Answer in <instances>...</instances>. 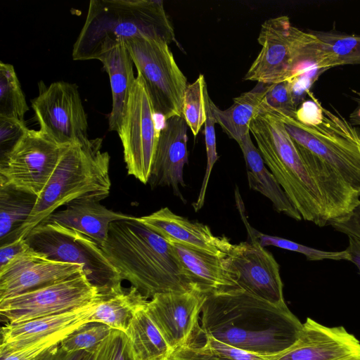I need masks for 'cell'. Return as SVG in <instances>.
I'll list each match as a JSON object with an SVG mask.
<instances>
[{"label":"cell","mask_w":360,"mask_h":360,"mask_svg":"<svg viewBox=\"0 0 360 360\" xmlns=\"http://www.w3.org/2000/svg\"><path fill=\"white\" fill-rule=\"evenodd\" d=\"M204 335L264 356L277 354L298 339L303 323L286 306H277L241 289L205 295Z\"/></svg>","instance_id":"obj_1"},{"label":"cell","mask_w":360,"mask_h":360,"mask_svg":"<svg viewBox=\"0 0 360 360\" xmlns=\"http://www.w3.org/2000/svg\"><path fill=\"white\" fill-rule=\"evenodd\" d=\"M101 249L122 280L147 299L195 290L172 244L136 217L111 223Z\"/></svg>","instance_id":"obj_2"},{"label":"cell","mask_w":360,"mask_h":360,"mask_svg":"<svg viewBox=\"0 0 360 360\" xmlns=\"http://www.w3.org/2000/svg\"><path fill=\"white\" fill-rule=\"evenodd\" d=\"M141 36L176 43L162 1L91 0L72 56L75 60H98L124 40Z\"/></svg>","instance_id":"obj_3"},{"label":"cell","mask_w":360,"mask_h":360,"mask_svg":"<svg viewBox=\"0 0 360 360\" xmlns=\"http://www.w3.org/2000/svg\"><path fill=\"white\" fill-rule=\"evenodd\" d=\"M103 139H86L68 145L25 224L10 241L29 232L59 207L81 198L101 200L109 195L110 157L102 150ZM9 242V241H8Z\"/></svg>","instance_id":"obj_4"},{"label":"cell","mask_w":360,"mask_h":360,"mask_svg":"<svg viewBox=\"0 0 360 360\" xmlns=\"http://www.w3.org/2000/svg\"><path fill=\"white\" fill-rule=\"evenodd\" d=\"M262 49L244 79L273 84L319 76L329 69L321 41L312 33L292 25L286 15L271 18L261 26Z\"/></svg>","instance_id":"obj_5"},{"label":"cell","mask_w":360,"mask_h":360,"mask_svg":"<svg viewBox=\"0 0 360 360\" xmlns=\"http://www.w3.org/2000/svg\"><path fill=\"white\" fill-rule=\"evenodd\" d=\"M250 132L265 164L302 218L320 227L328 226L323 198L283 122L259 111L251 121Z\"/></svg>","instance_id":"obj_6"},{"label":"cell","mask_w":360,"mask_h":360,"mask_svg":"<svg viewBox=\"0 0 360 360\" xmlns=\"http://www.w3.org/2000/svg\"><path fill=\"white\" fill-rule=\"evenodd\" d=\"M323 111L322 120L314 126L278 118L296 144L330 165L360 193V132L338 112Z\"/></svg>","instance_id":"obj_7"},{"label":"cell","mask_w":360,"mask_h":360,"mask_svg":"<svg viewBox=\"0 0 360 360\" xmlns=\"http://www.w3.org/2000/svg\"><path fill=\"white\" fill-rule=\"evenodd\" d=\"M29 247L50 259L82 266L99 294L122 287V278L101 247L86 236L56 222L43 221L25 238Z\"/></svg>","instance_id":"obj_8"},{"label":"cell","mask_w":360,"mask_h":360,"mask_svg":"<svg viewBox=\"0 0 360 360\" xmlns=\"http://www.w3.org/2000/svg\"><path fill=\"white\" fill-rule=\"evenodd\" d=\"M157 115L164 120L182 116L187 79L176 63L169 44L145 36L124 41Z\"/></svg>","instance_id":"obj_9"},{"label":"cell","mask_w":360,"mask_h":360,"mask_svg":"<svg viewBox=\"0 0 360 360\" xmlns=\"http://www.w3.org/2000/svg\"><path fill=\"white\" fill-rule=\"evenodd\" d=\"M98 297V289L82 270L69 278L0 300V314L8 323H18L76 310Z\"/></svg>","instance_id":"obj_10"},{"label":"cell","mask_w":360,"mask_h":360,"mask_svg":"<svg viewBox=\"0 0 360 360\" xmlns=\"http://www.w3.org/2000/svg\"><path fill=\"white\" fill-rule=\"evenodd\" d=\"M155 115L143 82L137 75L117 133L127 174L145 184L150 176L159 137Z\"/></svg>","instance_id":"obj_11"},{"label":"cell","mask_w":360,"mask_h":360,"mask_svg":"<svg viewBox=\"0 0 360 360\" xmlns=\"http://www.w3.org/2000/svg\"><path fill=\"white\" fill-rule=\"evenodd\" d=\"M68 146L56 143L40 130L28 129L1 155L0 180L39 196Z\"/></svg>","instance_id":"obj_12"},{"label":"cell","mask_w":360,"mask_h":360,"mask_svg":"<svg viewBox=\"0 0 360 360\" xmlns=\"http://www.w3.org/2000/svg\"><path fill=\"white\" fill-rule=\"evenodd\" d=\"M31 104L39 130L56 143L67 146L89 138L87 115L76 84L51 83Z\"/></svg>","instance_id":"obj_13"},{"label":"cell","mask_w":360,"mask_h":360,"mask_svg":"<svg viewBox=\"0 0 360 360\" xmlns=\"http://www.w3.org/2000/svg\"><path fill=\"white\" fill-rule=\"evenodd\" d=\"M205 295L195 291L155 295L146 310L173 351L205 338L199 325Z\"/></svg>","instance_id":"obj_14"},{"label":"cell","mask_w":360,"mask_h":360,"mask_svg":"<svg viewBox=\"0 0 360 360\" xmlns=\"http://www.w3.org/2000/svg\"><path fill=\"white\" fill-rule=\"evenodd\" d=\"M227 257L239 289L273 304L286 306L279 264L255 238L233 244Z\"/></svg>","instance_id":"obj_15"},{"label":"cell","mask_w":360,"mask_h":360,"mask_svg":"<svg viewBox=\"0 0 360 360\" xmlns=\"http://www.w3.org/2000/svg\"><path fill=\"white\" fill-rule=\"evenodd\" d=\"M269 360H360V342L342 326L329 327L311 318L295 342Z\"/></svg>","instance_id":"obj_16"},{"label":"cell","mask_w":360,"mask_h":360,"mask_svg":"<svg viewBox=\"0 0 360 360\" xmlns=\"http://www.w3.org/2000/svg\"><path fill=\"white\" fill-rule=\"evenodd\" d=\"M83 270L29 248L0 268V300L72 276Z\"/></svg>","instance_id":"obj_17"},{"label":"cell","mask_w":360,"mask_h":360,"mask_svg":"<svg viewBox=\"0 0 360 360\" xmlns=\"http://www.w3.org/2000/svg\"><path fill=\"white\" fill-rule=\"evenodd\" d=\"M187 127L182 116L165 120L148 181L153 186L171 187L174 194L184 201L180 186H185L184 168L188 161Z\"/></svg>","instance_id":"obj_18"},{"label":"cell","mask_w":360,"mask_h":360,"mask_svg":"<svg viewBox=\"0 0 360 360\" xmlns=\"http://www.w3.org/2000/svg\"><path fill=\"white\" fill-rule=\"evenodd\" d=\"M138 218L169 243L194 250L226 257L233 245L228 238L214 235L207 225L177 215L168 207Z\"/></svg>","instance_id":"obj_19"},{"label":"cell","mask_w":360,"mask_h":360,"mask_svg":"<svg viewBox=\"0 0 360 360\" xmlns=\"http://www.w3.org/2000/svg\"><path fill=\"white\" fill-rule=\"evenodd\" d=\"M97 300L71 311L6 323L1 329L0 355L57 333H72L90 322Z\"/></svg>","instance_id":"obj_20"},{"label":"cell","mask_w":360,"mask_h":360,"mask_svg":"<svg viewBox=\"0 0 360 360\" xmlns=\"http://www.w3.org/2000/svg\"><path fill=\"white\" fill-rule=\"evenodd\" d=\"M132 217L109 210L96 199L81 198L68 203L44 221L56 222L79 231L102 248L107 240L110 224Z\"/></svg>","instance_id":"obj_21"},{"label":"cell","mask_w":360,"mask_h":360,"mask_svg":"<svg viewBox=\"0 0 360 360\" xmlns=\"http://www.w3.org/2000/svg\"><path fill=\"white\" fill-rule=\"evenodd\" d=\"M171 244L195 291L207 295L238 288L237 274L230 266L227 256H217Z\"/></svg>","instance_id":"obj_22"},{"label":"cell","mask_w":360,"mask_h":360,"mask_svg":"<svg viewBox=\"0 0 360 360\" xmlns=\"http://www.w3.org/2000/svg\"><path fill=\"white\" fill-rule=\"evenodd\" d=\"M98 60L109 75L112 91V104L108 115V129L118 132L136 79L134 63L124 43L103 53Z\"/></svg>","instance_id":"obj_23"},{"label":"cell","mask_w":360,"mask_h":360,"mask_svg":"<svg viewBox=\"0 0 360 360\" xmlns=\"http://www.w3.org/2000/svg\"><path fill=\"white\" fill-rule=\"evenodd\" d=\"M246 165L248 184L255 190L266 197L276 210L300 221L302 218L292 204L273 174L267 169L266 164L254 145L250 132L238 142Z\"/></svg>","instance_id":"obj_24"},{"label":"cell","mask_w":360,"mask_h":360,"mask_svg":"<svg viewBox=\"0 0 360 360\" xmlns=\"http://www.w3.org/2000/svg\"><path fill=\"white\" fill-rule=\"evenodd\" d=\"M147 298L135 287L122 286L99 294L90 322L105 324L113 330L125 332L137 311L146 308Z\"/></svg>","instance_id":"obj_25"},{"label":"cell","mask_w":360,"mask_h":360,"mask_svg":"<svg viewBox=\"0 0 360 360\" xmlns=\"http://www.w3.org/2000/svg\"><path fill=\"white\" fill-rule=\"evenodd\" d=\"M270 85L257 83L252 90L234 98L233 103L226 110L219 109L210 101L217 123L229 137L238 143L250 132L251 121L259 112Z\"/></svg>","instance_id":"obj_26"},{"label":"cell","mask_w":360,"mask_h":360,"mask_svg":"<svg viewBox=\"0 0 360 360\" xmlns=\"http://www.w3.org/2000/svg\"><path fill=\"white\" fill-rule=\"evenodd\" d=\"M124 335L132 360H168L174 352L146 308L136 312Z\"/></svg>","instance_id":"obj_27"},{"label":"cell","mask_w":360,"mask_h":360,"mask_svg":"<svg viewBox=\"0 0 360 360\" xmlns=\"http://www.w3.org/2000/svg\"><path fill=\"white\" fill-rule=\"evenodd\" d=\"M37 198L0 180L1 245L10 241L25 224L34 210Z\"/></svg>","instance_id":"obj_28"},{"label":"cell","mask_w":360,"mask_h":360,"mask_svg":"<svg viewBox=\"0 0 360 360\" xmlns=\"http://www.w3.org/2000/svg\"><path fill=\"white\" fill-rule=\"evenodd\" d=\"M29 110L13 66L0 62V115L25 122Z\"/></svg>","instance_id":"obj_29"},{"label":"cell","mask_w":360,"mask_h":360,"mask_svg":"<svg viewBox=\"0 0 360 360\" xmlns=\"http://www.w3.org/2000/svg\"><path fill=\"white\" fill-rule=\"evenodd\" d=\"M312 33L331 54L335 66L360 64V36L334 32L314 31Z\"/></svg>","instance_id":"obj_30"},{"label":"cell","mask_w":360,"mask_h":360,"mask_svg":"<svg viewBox=\"0 0 360 360\" xmlns=\"http://www.w3.org/2000/svg\"><path fill=\"white\" fill-rule=\"evenodd\" d=\"M245 225L250 238H255L261 246H275L281 249L296 252L304 255L309 261H321L324 259L349 261V256L345 250L342 251H326L313 248L296 242L262 233L250 226L247 221Z\"/></svg>","instance_id":"obj_31"},{"label":"cell","mask_w":360,"mask_h":360,"mask_svg":"<svg viewBox=\"0 0 360 360\" xmlns=\"http://www.w3.org/2000/svg\"><path fill=\"white\" fill-rule=\"evenodd\" d=\"M206 86L204 75L200 74L195 82L187 85L184 92L182 117L194 136H197L206 120L205 103Z\"/></svg>","instance_id":"obj_32"},{"label":"cell","mask_w":360,"mask_h":360,"mask_svg":"<svg viewBox=\"0 0 360 360\" xmlns=\"http://www.w3.org/2000/svg\"><path fill=\"white\" fill-rule=\"evenodd\" d=\"M108 326L98 322H88L70 333L60 343L68 353L95 351L112 332Z\"/></svg>","instance_id":"obj_33"},{"label":"cell","mask_w":360,"mask_h":360,"mask_svg":"<svg viewBox=\"0 0 360 360\" xmlns=\"http://www.w3.org/2000/svg\"><path fill=\"white\" fill-rule=\"evenodd\" d=\"M297 110L293 84L290 81H283L270 85L259 111L278 118H295Z\"/></svg>","instance_id":"obj_34"},{"label":"cell","mask_w":360,"mask_h":360,"mask_svg":"<svg viewBox=\"0 0 360 360\" xmlns=\"http://www.w3.org/2000/svg\"><path fill=\"white\" fill-rule=\"evenodd\" d=\"M210 101L211 98L209 96L206 86L205 88L206 120L205 122L204 134L207 153V166L198 198L196 201L193 204L195 212L200 210L204 205L210 176L214 165L219 158L217 151L216 135L214 129V124L217 123V121L211 109Z\"/></svg>","instance_id":"obj_35"},{"label":"cell","mask_w":360,"mask_h":360,"mask_svg":"<svg viewBox=\"0 0 360 360\" xmlns=\"http://www.w3.org/2000/svg\"><path fill=\"white\" fill-rule=\"evenodd\" d=\"M71 333H60L0 355V360H39Z\"/></svg>","instance_id":"obj_36"},{"label":"cell","mask_w":360,"mask_h":360,"mask_svg":"<svg viewBox=\"0 0 360 360\" xmlns=\"http://www.w3.org/2000/svg\"><path fill=\"white\" fill-rule=\"evenodd\" d=\"M204 336L203 344L222 360H269L267 356L245 351L219 341L212 336Z\"/></svg>","instance_id":"obj_37"},{"label":"cell","mask_w":360,"mask_h":360,"mask_svg":"<svg viewBox=\"0 0 360 360\" xmlns=\"http://www.w3.org/2000/svg\"><path fill=\"white\" fill-rule=\"evenodd\" d=\"M27 129L25 122L0 115L1 155L12 148Z\"/></svg>","instance_id":"obj_38"},{"label":"cell","mask_w":360,"mask_h":360,"mask_svg":"<svg viewBox=\"0 0 360 360\" xmlns=\"http://www.w3.org/2000/svg\"><path fill=\"white\" fill-rule=\"evenodd\" d=\"M311 99L302 103L297 110L295 118L307 126H314L321 122L323 116V107L311 93H307Z\"/></svg>","instance_id":"obj_39"},{"label":"cell","mask_w":360,"mask_h":360,"mask_svg":"<svg viewBox=\"0 0 360 360\" xmlns=\"http://www.w3.org/2000/svg\"><path fill=\"white\" fill-rule=\"evenodd\" d=\"M168 360H222L204 344H193L173 352Z\"/></svg>","instance_id":"obj_40"},{"label":"cell","mask_w":360,"mask_h":360,"mask_svg":"<svg viewBox=\"0 0 360 360\" xmlns=\"http://www.w3.org/2000/svg\"><path fill=\"white\" fill-rule=\"evenodd\" d=\"M330 226L338 231L360 240V205L346 219L333 222Z\"/></svg>","instance_id":"obj_41"},{"label":"cell","mask_w":360,"mask_h":360,"mask_svg":"<svg viewBox=\"0 0 360 360\" xmlns=\"http://www.w3.org/2000/svg\"><path fill=\"white\" fill-rule=\"evenodd\" d=\"M25 238H19L1 245L0 268L29 248Z\"/></svg>","instance_id":"obj_42"},{"label":"cell","mask_w":360,"mask_h":360,"mask_svg":"<svg viewBox=\"0 0 360 360\" xmlns=\"http://www.w3.org/2000/svg\"><path fill=\"white\" fill-rule=\"evenodd\" d=\"M86 352L80 351L68 353L63 350L59 344L39 360H80Z\"/></svg>","instance_id":"obj_43"},{"label":"cell","mask_w":360,"mask_h":360,"mask_svg":"<svg viewBox=\"0 0 360 360\" xmlns=\"http://www.w3.org/2000/svg\"><path fill=\"white\" fill-rule=\"evenodd\" d=\"M113 360H132L128 352L124 332L117 330Z\"/></svg>","instance_id":"obj_44"},{"label":"cell","mask_w":360,"mask_h":360,"mask_svg":"<svg viewBox=\"0 0 360 360\" xmlns=\"http://www.w3.org/2000/svg\"><path fill=\"white\" fill-rule=\"evenodd\" d=\"M348 238L349 245L345 250L349 256V262L356 266L360 274V240L350 236H348Z\"/></svg>","instance_id":"obj_45"},{"label":"cell","mask_w":360,"mask_h":360,"mask_svg":"<svg viewBox=\"0 0 360 360\" xmlns=\"http://www.w3.org/2000/svg\"><path fill=\"white\" fill-rule=\"evenodd\" d=\"M359 96L354 98L357 103V106L349 115V122L352 125H360V93H357Z\"/></svg>","instance_id":"obj_46"},{"label":"cell","mask_w":360,"mask_h":360,"mask_svg":"<svg viewBox=\"0 0 360 360\" xmlns=\"http://www.w3.org/2000/svg\"><path fill=\"white\" fill-rule=\"evenodd\" d=\"M95 351H86L80 360H94Z\"/></svg>","instance_id":"obj_47"}]
</instances>
